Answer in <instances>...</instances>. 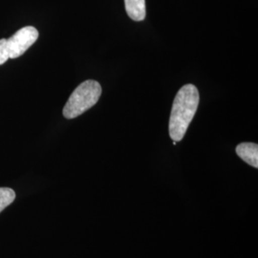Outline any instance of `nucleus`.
<instances>
[{"mask_svg":"<svg viewBox=\"0 0 258 258\" xmlns=\"http://www.w3.org/2000/svg\"><path fill=\"white\" fill-rule=\"evenodd\" d=\"M38 38V31L33 26L19 29L10 38L0 39V65L9 58H17L23 55Z\"/></svg>","mask_w":258,"mask_h":258,"instance_id":"3","label":"nucleus"},{"mask_svg":"<svg viewBox=\"0 0 258 258\" xmlns=\"http://www.w3.org/2000/svg\"><path fill=\"white\" fill-rule=\"evenodd\" d=\"M236 154L249 166L258 167V146L253 143H242L236 148Z\"/></svg>","mask_w":258,"mask_h":258,"instance_id":"4","label":"nucleus"},{"mask_svg":"<svg viewBox=\"0 0 258 258\" xmlns=\"http://www.w3.org/2000/svg\"><path fill=\"white\" fill-rule=\"evenodd\" d=\"M102 92L101 84L96 81L88 80L81 83L66 102L62 111L63 116L66 119L79 117L98 102Z\"/></svg>","mask_w":258,"mask_h":258,"instance_id":"2","label":"nucleus"},{"mask_svg":"<svg viewBox=\"0 0 258 258\" xmlns=\"http://www.w3.org/2000/svg\"><path fill=\"white\" fill-rule=\"evenodd\" d=\"M200 101L198 89L194 84L184 85L176 95L169 117V136L173 142L184 138Z\"/></svg>","mask_w":258,"mask_h":258,"instance_id":"1","label":"nucleus"},{"mask_svg":"<svg viewBox=\"0 0 258 258\" xmlns=\"http://www.w3.org/2000/svg\"><path fill=\"white\" fill-rule=\"evenodd\" d=\"M125 10L129 18L135 21H143L146 19V0H124Z\"/></svg>","mask_w":258,"mask_h":258,"instance_id":"5","label":"nucleus"},{"mask_svg":"<svg viewBox=\"0 0 258 258\" xmlns=\"http://www.w3.org/2000/svg\"><path fill=\"white\" fill-rule=\"evenodd\" d=\"M16 199V192L10 187H0V212Z\"/></svg>","mask_w":258,"mask_h":258,"instance_id":"6","label":"nucleus"}]
</instances>
